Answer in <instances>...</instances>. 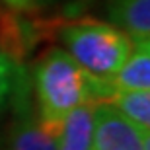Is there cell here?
Here are the masks:
<instances>
[{
	"instance_id": "cell-1",
	"label": "cell",
	"mask_w": 150,
	"mask_h": 150,
	"mask_svg": "<svg viewBox=\"0 0 150 150\" xmlns=\"http://www.w3.org/2000/svg\"><path fill=\"white\" fill-rule=\"evenodd\" d=\"M31 90L39 121L53 127L86 101H105L113 94L109 80L90 76L61 47H51L31 67Z\"/></svg>"
},
{
	"instance_id": "cell-2",
	"label": "cell",
	"mask_w": 150,
	"mask_h": 150,
	"mask_svg": "<svg viewBox=\"0 0 150 150\" xmlns=\"http://www.w3.org/2000/svg\"><path fill=\"white\" fill-rule=\"evenodd\" d=\"M55 35L64 51L98 80H109L127 61L133 41L115 25L94 18H78L55 22Z\"/></svg>"
},
{
	"instance_id": "cell-3",
	"label": "cell",
	"mask_w": 150,
	"mask_h": 150,
	"mask_svg": "<svg viewBox=\"0 0 150 150\" xmlns=\"http://www.w3.org/2000/svg\"><path fill=\"white\" fill-rule=\"evenodd\" d=\"M8 107L12 109V121L2 150H57L53 127L43 125L37 117L31 78L25 64L16 68Z\"/></svg>"
},
{
	"instance_id": "cell-4",
	"label": "cell",
	"mask_w": 150,
	"mask_h": 150,
	"mask_svg": "<svg viewBox=\"0 0 150 150\" xmlns=\"http://www.w3.org/2000/svg\"><path fill=\"white\" fill-rule=\"evenodd\" d=\"M90 150H150V133L125 119L111 103L96 101Z\"/></svg>"
},
{
	"instance_id": "cell-5",
	"label": "cell",
	"mask_w": 150,
	"mask_h": 150,
	"mask_svg": "<svg viewBox=\"0 0 150 150\" xmlns=\"http://www.w3.org/2000/svg\"><path fill=\"white\" fill-rule=\"evenodd\" d=\"M94 103L96 100L78 105L61 123L53 125L57 150H90L94 127Z\"/></svg>"
},
{
	"instance_id": "cell-6",
	"label": "cell",
	"mask_w": 150,
	"mask_h": 150,
	"mask_svg": "<svg viewBox=\"0 0 150 150\" xmlns=\"http://www.w3.org/2000/svg\"><path fill=\"white\" fill-rule=\"evenodd\" d=\"M107 16L133 43L150 41V0H109Z\"/></svg>"
},
{
	"instance_id": "cell-7",
	"label": "cell",
	"mask_w": 150,
	"mask_h": 150,
	"mask_svg": "<svg viewBox=\"0 0 150 150\" xmlns=\"http://www.w3.org/2000/svg\"><path fill=\"white\" fill-rule=\"evenodd\" d=\"M113 92L150 90V41L134 43L121 68L109 78Z\"/></svg>"
},
{
	"instance_id": "cell-8",
	"label": "cell",
	"mask_w": 150,
	"mask_h": 150,
	"mask_svg": "<svg viewBox=\"0 0 150 150\" xmlns=\"http://www.w3.org/2000/svg\"><path fill=\"white\" fill-rule=\"evenodd\" d=\"M107 103H111L125 119L140 131L150 133V90H125L113 92Z\"/></svg>"
},
{
	"instance_id": "cell-9",
	"label": "cell",
	"mask_w": 150,
	"mask_h": 150,
	"mask_svg": "<svg viewBox=\"0 0 150 150\" xmlns=\"http://www.w3.org/2000/svg\"><path fill=\"white\" fill-rule=\"evenodd\" d=\"M16 64L10 61L6 55L0 53V117L4 115V111L10 105V96H12V84H14V76H16Z\"/></svg>"
},
{
	"instance_id": "cell-10",
	"label": "cell",
	"mask_w": 150,
	"mask_h": 150,
	"mask_svg": "<svg viewBox=\"0 0 150 150\" xmlns=\"http://www.w3.org/2000/svg\"><path fill=\"white\" fill-rule=\"evenodd\" d=\"M0 2L8 8H14V10H33V8H37L35 0H0Z\"/></svg>"
},
{
	"instance_id": "cell-11",
	"label": "cell",
	"mask_w": 150,
	"mask_h": 150,
	"mask_svg": "<svg viewBox=\"0 0 150 150\" xmlns=\"http://www.w3.org/2000/svg\"><path fill=\"white\" fill-rule=\"evenodd\" d=\"M47 2H49V0H35V6H37V8H39V6L47 4Z\"/></svg>"
}]
</instances>
